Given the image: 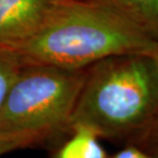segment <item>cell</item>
Here are the masks:
<instances>
[{"instance_id":"obj_1","label":"cell","mask_w":158,"mask_h":158,"mask_svg":"<svg viewBox=\"0 0 158 158\" xmlns=\"http://www.w3.org/2000/svg\"><path fill=\"white\" fill-rule=\"evenodd\" d=\"M157 46L127 18L97 0H53L34 35L12 47L23 64L85 69L109 56Z\"/></svg>"},{"instance_id":"obj_2","label":"cell","mask_w":158,"mask_h":158,"mask_svg":"<svg viewBox=\"0 0 158 158\" xmlns=\"http://www.w3.org/2000/svg\"><path fill=\"white\" fill-rule=\"evenodd\" d=\"M158 114V66L150 53L109 56L90 65L70 119L101 139L134 144Z\"/></svg>"},{"instance_id":"obj_3","label":"cell","mask_w":158,"mask_h":158,"mask_svg":"<svg viewBox=\"0 0 158 158\" xmlns=\"http://www.w3.org/2000/svg\"><path fill=\"white\" fill-rule=\"evenodd\" d=\"M86 69L23 64L0 109V135L37 134L48 142L68 135Z\"/></svg>"},{"instance_id":"obj_4","label":"cell","mask_w":158,"mask_h":158,"mask_svg":"<svg viewBox=\"0 0 158 158\" xmlns=\"http://www.w3.org/2000/svg\"><path fill=\"white\" fill-rule=\"evenodd\" d=\"M53 0H0V47L12 48L38 31Z\"/></svg>"},{"instance_id":"obj_5","label":"cell","mask_w":158,"mask_h":158,"mask_svg":"<svg viewBox=\"0 0 158 158\" xmlns=\"http://www.w3.org/2000/svg\"><path fill=\"white\" fill-rule=\"evenodd\" d=\"M68 136L46 158H109L102 139L91 127L76 124L70 127Z\"/></svg>"},{"instance_id":"obj_6","label":"cell","mask_w":158,"mask_h":158,"mask_svg":"<svg viewBox=\"0 0 158 158\" xmlns=\"http://www.w3.org/2000/svg\"><path fill=\"white\" fill-rule=\"evenodd\" d=\"M127 18L158 44V0H97Z\"/></svg>"},{"instance_id":"obj_7","label":"cell","mask_w":158,"mask_h":158,"mask_svg":"<svg viewBox=\"0 0 158 158\" xmlns=\"http://www.w3.org/2000/svg\"><path fill=\"white\" fill-rule=\"evenodd\" d=\"M23 65L22 59L15 50L0 47V109L10 85Z\"/></svg>"},{"instance_id":"obj_8","label":"cell","mask_w":158,"mask_h":158,"mask_svg":"<svg viewBox=\"0 0 158 158\" xmlns=\"http://www.w3.org/2000/svg\"><path fill=\"white\" fill-rule=\"evenodd\" d=\"M48 142L45 137L37 134L0 135V156L26 148H34Z\"/></svg>"},{"instance_id":"obj_9","label":"cell","mask_w":158,"mask_h":158,"mask_svg":"<svg viewBox=\"0 0 158 158\" xmlns=\"http://www.w3.org/2000/svg\"><path fill=\"white\" fill-rule=\"evenodd\" d=\"M134 144L147 151L155 158H158V114L152 123Z\"/></svg>"},{"instance_id":"obj_10","label":"cell","mask_w":158,"mask_h":158,"mask_svg":"<svg viewBox=\"0 0 158 158\" xmlns=\"http://www.w3.org/2000/svg\"><path fill=\"white\" fill-rule=\"evenodd\" d=\"M109 158H155L147 151L135 144H126L122 149L116 151Z\"/></svg>"},{"instance_id":"obj_11","label":"cell","mask_w":158,"mask_h":158,"mask_svg":"<svg viewBox=\"0 0 158 158\" xmlns=\"http://www.w3.org/2000/svg\"><path fill=\"white\" fill-rule=\"evenodd\" d=\"M151 54H152V56L154 57V59H155V61H156V64L158 66V44L155 48H154L153 51L151 52Z\"/></svg>"}]
</instances>
